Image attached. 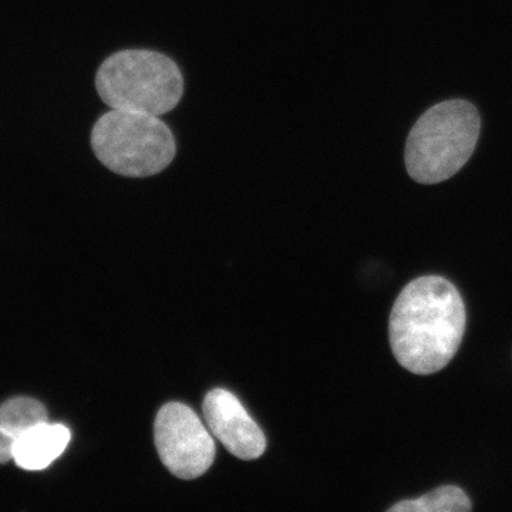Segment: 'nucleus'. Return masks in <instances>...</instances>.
<instances>
[{"instance_id":"nucleus-9","label":"nucleus","mask_w":512,"mask_h":512,"mask_svg":"<svg viewBox=\"0 0 512 512\" xmlns=\"http://www.w3.org/2000/svg\"><path fill=\"white\" fill-rule=\"evenodd\" d=\"M46 421V407L30 397H15L0 406V427L15 439Z\"/></svg>"},{"instance_id":"nucleus-1","label":"nucleus","mask_w":512,"mask_h":512,"mask_svg":"<svg viewBox=\"0 0 512 512\" xmlns=\"http://www.w3.org/2000/svg\"><path fill=\"white\" fill-rule=\"evenodd\" d=\"M466 323V306L456 286L441 276L414 279L390 313L393 355L414 375L440 372L456 356Z\"/></svg>"},{"instance_id":"nucleus-3","label":"nucleus","mask_w":512,"mask_h":512,"mask_svg":"<svg viewBox=\"0 0 512 512\" xmlns=\"http://www.w3.org/2000/svg\"><path fill=\"white\" fill-rule=\"evenodd\" d=\"M101 100L116 110L160 117L183 99L180 67L154 50H121L107 57L96 74Z\"/></svg>"},{"instance_id":"nucleus-2","label":"nucleus","mask_w":512,"mask_h":512,"mask_svg":"<svg viewBox=\"0 0 512 512\" xmlns=\"http://www.w3.org/2000/svg\"><path fill=\"white\" fill-rule=\"evenodd\" d=\"M478 136L480 117L473 104L448 100L431 107L407 138V173L417 183H443L473 156Z\"/></svg>"},{"instance_id":"nucleus-6","label":"nucleus","mask_w":512,"mask_h":512,"mask_svg":"<svg viewBox=\"0 0 512 512\" xmlns=\"http://www.w3.org/2000/svg\"><path fill=\"white\" fill-rule=\"evenodd\" d=\"M202 412L212 436L217 437L232 456L251 461L265 453L264 431L251 419L235 394L220 387L210 390L202 403Z\"/></svg>"},{"instance_id":"nucleus-4","label":"nucleus","mask_w":512,"mask_h":512,"mask_svg":"<svg viewBox=\"0 0 512 512\" xmlns=\"http://www.w3.org/2000/svg\"><path fill=\"white\" fill-rule=\"evenodd\" d=\"M92 148L104 167L133 178L161 173L177 153L173 133L160 117L116 109L94 124Z\"/></svg>"},{"instance_id":"nucleus-7","label":"nucleus","mask_w":512,"mask_h":512,"mask_svg":"<svg viewBox=\"0 0 512 512\" xmlns=\"http://www.w3.org/2000/svg\"><path fill=\"white\" fill-rule=\"evenodd\" d=\"M70 439L72 434L66 426L46 421L16 439L13 461L23 470H45L62 456L69 446Z\"/></svg>"},{"instance_id":"nucleus-10","label":"nucleus","mask_w":512,"mask_h":512,"mask_svg":"<svg viewBox=\"0 0 512 512\" xmlns=\"http://www.w3.org/2000/svg\"><path fill=\"white\" fill-rule=\"evenodd\" d=\"M15 437L8 431L0 427V464L8 463L13 460V450H15Z\"/></svg>"},{"instance_id":"nucleus-8","label":"nucleus","mask_w":512,"mask_h":512,"mask_svg":"<svg viewBox=\"0 0 512 512\" xmlns=\"http://www.w3.org/2000/svg\"><path fill=\"white\" fill-rule=\"evenodd\" d=\"M470 498L461 488L443 485L416 500H404L389 508L392 512H468Z\"/></svg>"},{"instance_id":"nucleus-5","label":"nucleus","mask_w":512,"mask_h":512,"mask_svg":"<svg viewBox=\"0 0 512 512\" xmlns=\"http://www.w3.org/2000/svg\"><path fill=\"white\" fill-rule=\"evenodd\" d=\"M158 456L167 470L181 480L204 476L215 460V441L191 407L167 403L154 423Z\"/></svg>"}]
</instances>
